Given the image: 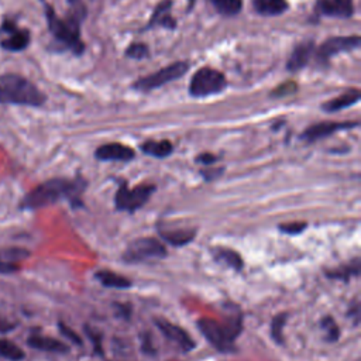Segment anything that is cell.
Returning <instances> with one entry per match:
<instances>
[{"label":"cell","mask_w":361,"mask_h":361,"mask_svg":"<svg viewBox=\"0 0 361 361\" xmlns=\"http://www.w3.org/2000/svg\"><path fill=\"white\" fill-rule=\"evenodd\" d=\"M85 189V183L81 179L71 180L65 178L49 179L47 183L34 188L23 200L25 209H40L44 206L57 203L61 199L80 196Z\"/></svg>","instance_id":"obj_1"},{"label":"cell","mask_w":361,"mask_h":361,"mask_svg":"<svg viewBox=\"0 0 361 361\" xmlns=\"http://www.w3.org/2000/svg\"><path fill=\"white\" fill-rule=\"evenodd\" d=\"M45 95L29 80L17 73L0 75V103L24 106H41Z\"/></svg>","instance_id":"obj_2"},{"label":"cell","mask_w":361,"mask_h":361,"mask_svg":"<svg viewBox=\"0 0 361 361\" xmlns=\"http://www.w3.org/2000/svg\"><path fill=\"white\" fill-rule=\"evenodd\" d=\"M45 16L48 20V29L54 38L61 43L65 48L71 49L73 54L81 56L85 49V45L81 40V21L84 16L71 13L67 19H61L54 9L45 5Z\"/></svg>","instance_id":"obj_3"},{"label":"cell","mask_w":361,"mask_h":361,"mask_svg":"<svg viewBox=\"0 0 361 361\" xmlns=\"http://www.w3.org/2000/svg\"><path fill=\"white\" fill-rule=\"evenodd\" d=\"M227 85L226 76L213 69V68H202L194 76L189 84V93L194 97H206L211 95L220 93Z\"/></svg>","instance_id":"obj_4"},{"label":"cell","mask_w":361,"mask_h":361,"mask_svg":"<svg viewBox=\"0 0 361 361\" xmlns=\"http://www.w3.org/2000/svg\"><path fill=\"white\" fill-rule=\"evenodd\" d=\"M167 255L164 244L152 237H143L135 240L126 250L123 259L127 263H147L154 260H161Z\"/></svg>","instance_id":"obj_5"},{"label":"cell","mask_w":361,"mask_h":361,"mask_svg":"<svg viewBox=\"0 0 361 361\" xmlns=\"http://www.w3.org/2000/svg\"><path fill=\"white\" fill-rule=\"evenodd\" d=\"M189 69V64L184 62V61H179V62H174L157 72H154L151 75L144 76V78L139 80L136 84H133V88L136 91L140 92H148L152 91L156 88L164 86L165 84H170L172 81L179 80L180 76H184Z\"/></svg>","instance_id":"obj_6"},{"label":"cell","mask_w":361,"mask_h":361,"mask_svg":"<svg viewBox=\"0 0 361 361\" xmlns=\"http://www.w3.org/2000/svg\"><path fill=\"white\" fill-rule=\"evenodd\" d=\"M154 192H156L154 185H139L130 189L124 184L116 194V208L124 212H135L147 203Z\"/></svg>","instance_id":"obj_7"},{"label":"cell","mask_w":361,"mask_h":361,"mask_svg":"<svg viewBox=\"0 0 361 361\" xmlns=\"http://www.w3.org/2000/svg\"><path fill=\"white\" fill-rule=\"evenodd\" d=\"M198 327L202 331L203 336L208 339V342L220 351H230L233 350L235 340L229 336V333L223 323L218 321L205 318L198 322Z\"/></svg>","instance_id":"obj_8"},{"label":"cell","mask_w":361,"mask_h":361,"mask_svg":"<svg viewBox=\"0 0 361 361\" xmlns=\"http://www.w3.org/2000/svg\"><path fill=\"white\" fill-rule=\"evenodd\" d=\"M361 44L360 36H350V37H331L326 40L315 53L322 62H327L333 56L347 53V51L357 49Z\"/></svg>","instance_id":"obj_9"},{"label":"cell","mask_w":361,"mask_h":361,"mask_svg":"<svg viewBox=\"0 0 361 361\" xmlns=\"http://www.w3.org/2000/svg\"><path fill=\"white\" fill-rule=\"evenodd\" d=\"M354 127H358V121H323L306 128V130L302 133L301 139L307 143H314L321 139L329 137L336 132L349 130V128H354Z\"/></svg>","instance_id":"obj_10"},{"label":"cell","mask_w":361,"mask_h":361,"mask_svg":"<svg viewBox=\"0 0 361 361\" xmlns=\"http://www.w3.org/2000/svg\"><path fill=\"white\" fill-rule=\"evenodd\" d=\"M156 325L163 331L164 336L171 343H174V346L178 350L184 351V353H188L192 349H195V342L191 339V336L187 333V330H184L183 327H179V326H176V325L171 323V322L163 321V319L156 321Z\"/></svg>","instance_id":"obj_11"},{"label":"cell","mask_w":361,"mask_h":361,"mask_svg":"<svg viewBox=\"0 0 361 361\" xmlns=\"http://www.w3.org/2000/svg\"><path fill=\"white\" fill-rule=\"evenodd\" d=\"M2 32L6 34V37L0 41L2 48L16 53V51H23L29 47L30 33L27 30L19 29L16 24L10 21H5L2 25Z\"/></svg>","instance_id":"obj_12"},{"label":"cell","mask_w":361,"mask_h":361,"mask_svg":"<svg viewBox=\"0 0 361 361\" xmlns=\"http://www.w3.org/2000/svg\"><path fill=\"white\" fill-rule=\"evenodd\" d=\"M135 151L127 147L124 144L120 143H110V144H105V145H100L96 152H95V157L100 161H132L135 159Z\"/></svg>","instance_id":"obj_13"},{"label":"cell","mask_w":361,"mask_h":361,"mask_svg":"<svg viewBox=\"0 0 361 361\" xmlns=\"http://www.w3.org/2000/svg\"><path fill=\"white\" fill-rule=\"evenodd\" d=\"M316 12L322 16L350 19L354 14L353 0H319Z\"/></svg>","instance_id":"obj_14"},{"label":"cell","mask_w":361,"mask_h":361,"mask_svg":"<svg viewBox=\"0 0 361 361\" xmlns=\"http://www.w3.org/2000/svg\"><path fill=\"white\" fill-rule=\"evenodd\" d=\"M315 53H316V49H315L314 41H303V43L298 44L295 47V49L292 51L290 60H288V64H287L288 71L296 72V71L305 68L309 62H311Z\"/></svg>","instance_id":"obj_15"},{"label":"cell","mask_w":361,"mask_h":361,"mask_svg":"<svg viewBox=\"0 0 361 361\" xmlns=\"http://www.w3.org/2000/svg\"><path fill=\"white\" fill-rule=\"evenodd\" d=\"M171 8L172 2L171 0H163V2L154 10L150 23L147 24L145 29H154V27H165V29H175L176 27V20L171 16Z\"/></svg>","instance_id":"obj_16"},{"label":"cell","mask_w":361,"mask_h":361,"mask_svg":"<svg viewBox=\"0 0 361 361\" xmlns=\"http://www.w3.org/2000/svg\"><path fill=\"white\" fill-rule=\"evenodd\" d=\"M254 10L261 16H279L288 10L287 0H253Z\"/></svg>","instance_id":"obj_17"},{"label":"cell","mask_w":361,"mask_h":361,"mask_svg":"<svg viewBox=\"0 0 361 361\" xmlns=\"http://www.w3.org/2000/svg\"><path fill=\"white\" fill-rule=\"evenodd\" d=\"M360 100V92L357 89H350L349 92H346L345 95L339 96V97H334L322 105V109L325 112H338L346 108H350Z\"/></svg>","instance_id":"obj_18"},{"label":"cell","mask_w":361,"mask_h":361,"mask_svg":"<svg viewBox=\"0 0 361 361\" xmlns=\"http://www.w3.org/2000/svg\"><path fill=\"white\" fill-rule=\"evenodd\" d=\"M27 343L33 349L43 350V351H51V353H67L69 350L68 346L64 345L62 342L53 339V338L40 336V334H34V336L29 338Z\"/></svg>","instance_id":"obj_19"},{"label":"cell","mask_w":361,"mask_h":361,"mask_svg":"<svg viewBox=\"0 0 361 361\" xmlns=\"http://www.w3.org/2000/svg\"><path fill=\"white\" fill-rule=\"evenodd\" d=\"M196 236V231L194 229H176V230H163L161 237L170 243L171 246L179 247L189 244Z\"/></svg>","instance_id":"obj_20"},{"label":"cell","mask_w":361,"mask_h":361,"mask_svg":"<svg viewBox=\"0 0 361 361\" xmlns=\"http://www.w3.org/2000/svg\"><path fill=\"white\" fill-rule=\"evenodd\" d=\"M96 279L108 288H116V290H127L132 287V281L127 279L123 275H119L113 271H99L96 272Z\"/></svg>","instance_id":"obj_21"},{"label":"cell","mask_w":361,"mask_h":361,"mask_svg":"<svg viewBox=\"0 0 361 361\" xmlns=\"http://www.w3.org/2000/svg\"><path fill=\"white\" fill-rule=\"evenodd\" d=\"M141 151L147 156L156 159H165L172 152V144L168 140L161 141H145L141 144Z\"/></svg>","instance_id":"obj_22"},{"label":"cell","mask_w":361,"mask_h":361,"mask_svg":"<svg viewBox=\"0 0 361 361\" xmlns=\"http://www.w3.org/2000/svg\"><path fill=\"white\" fill-rule=\"evenodd\" d=\"M215 259L219 263L226 264L227 267L233 268L236 271H240L243 268V260L239 253L233 251V250H229V248H218L215 251Z\"/></svg>","instance_id":"obj_23"},{"label":"cell","mask_w":361,"mask_h":361,"mask_svg":"<svg viewBox=\"0 0 361 361\" xmlns=\"http://www.w3.org/2000/svg\"><path fill=\"white\" fill-rule=\"evenodd\" d=\"M213 5L223 16H236L243 8L242 0H213Z\"/></svg>","instance_id":"obj_24"},{"label":"cell","mask_w":361,"mask_h":361,"mask_svg":"<svg viewBox=\"0 0 361 361\" xmlns=\"http://www.w3.org/2000/svg\"><path fill=\"white\" fill-rule=\"evenodd\" d=\"M0 356L12 361H20L24 358V351L10 340H0Z\"/></svg>","instance_id":"obj_25"},{"label":"cell","mask_w":361,"mask_h":361,"mask_svg":"<svg viewBox=\"0 0 361 361\" xmlns=\"http://www.w3.org/2000/svg\"><path fill=\"white\" fill-rule=\"evenodd\" d=\"M360 274V261L356 259L353 263L347 264L345 268L336 270V271H329V278H338V279H347L351 277H357Z\"/></svg>","instance_id":"obj_26"},{"label":"cell","mask_w":361,"mask_h":361,"mask_svg":"<svg viewBox=\"0 0 361 361\" xmlns=\"http://www.w3.org/2000/svg\"><path fill=\"white\" fill-rule=\"evenodd\" d=\"M287 318H288V314H281V315L275 316L274 321H272V323H271V336H272V339H274L278 345H282V343H283L282 329H283V326H286Z\"/></svg>","instance_id":"obj_27"},{"label":"cell","mask_w":361,"mask_h":361,"mask_svg":"<svg viewBox=\"0 0 361 361\" xmlns=\"http://www.w3.org/2000/svg\"><path fill=\"white\" fill-rule=\"evenodd\" d=\"M322 327H323V330H325V333H326V339L329 340V342H336L339 338H340V329H339V326L336 325V322H334L330 316L329 318H325L323 321H322Z\"/></svg>","instance_id":"obj_28"},{"label":"cell","mask_w":361,"mask_h":361,"mask_svg":"<svg viewBox=\"0 0 361 361\" xmlns=\"http://www.w3.org/2000/svg\"><path fill=\"white\" fill-rule=\"evenodd\" d=\"M126 56L135 60H144L148 57V47L141 43H135L126 49Z\"/></svg>","instance_id":"obj_29"},{"label":"cell","mask_w":361,"mask_h":361,"mask_svg":"<svg viewBox=\"0 0 361 361\" xmlns=\"http://www.w3.org/2000/svg\"><path fill=\"white\" fill-rule=\"evenodd\" d=\"M306 226L307 224L305 222H291V223L281 224L279 230L282 231V233H287V235H299L306 229Z\"/></svg>","instance_id":"obj_30"},{"label":"cell","mask_w":361,"mask_h":361,"mask_svg":"<svg viewBox=\"0 0 361 361\" xmlns=\"http://www.w3.org/2000/svg\"><path fill=\"white\" fill-rule=\"evenodd\" d=\"M60 330L62 331L64 336H67L72 343L75 345H78V346H82V339L78 336V334H76L72 329H69L68 326H65L64 323H60Z\"/></svg>","instance_id":"obj_31"},{"label":"cell","mask_w":361,"mask_h":361,"mask_svg":"<svg viewBox=\"0 0 361 361\" xmlns=\"http://www.w3.org/2000/svg\"><path fill=\"white\" fill-rule=\"evenodd\" d=\"M19 270V266L16 263L6 261L3 259H0V274H12Z\"/></svg>","instance_id":"obj_32"},{"label":"cell","mask_w":361,"mask_h":361,"mask_svg":"<svg viewBox=\"0 0 361 361\" xmlns=\"http://www.w3.org/2000/svg\"><path fill=\"white\" fill-rule=\"evenodd\" d=\"M216 157L213 156V154H208V152H205V154H200V156L196 159L198 163L200 164H205V165H211V164H215L216 163Z\"/></svg>","instance_id":"obj_33"},{"label":"cell","mask_w":361,"mask_h":361,"mask_svg":"<svg viewBox=\"0 0 361 361\" xmlns=\"http://www.w3.org/2000/svg\"><path fill=\"white\" fill-rule=\"evenodd\" d=\"M14 327L13 323H10L9 321H5V319H0V331L2 333H6L9 330H12Z\"/></svg>","instance_id":"obj_34"},{"label":"cell","mask_w":361,"mask_h":361,"mask_svg":"<svg viewBox=\"0 0 361 361\" xmlns=\"http://www.w3.org/2000/svg\"><path fill=\"white\" fill-rule=\"evenodd\" d=\"M194 2H195V0H189V3H191V5H194Z\"/></svg>","instance_id":"obj_35"}]
</instances>
